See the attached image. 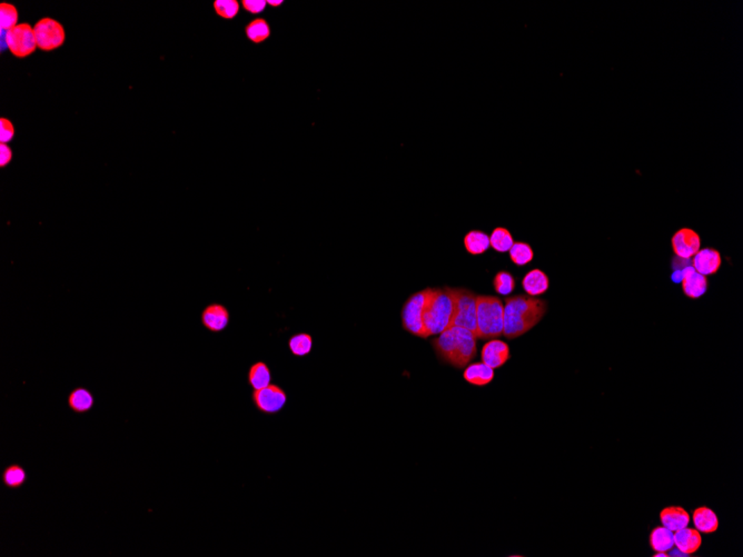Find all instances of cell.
I'll use <instances>...</instances> for the list:
<instances>
[{
  "label": "cell",
  "instance_id": "cell-10",
  "mask_svg": "<svg viewBox=\"0 0 743 557\" xmlns=\"http://www.w3.org/2000/svg\"><path fill=\"white\" fill-rule=\"evenodd\" d=\"M671 246L676 257L691 259L701 248V237L696 230L683 227L674 232L671 238Z\"/></svg>",
  "mask_w": 743,
  "mask_h": 557
},
{
  "label": "cell",
  "instance_id": "cell-5",
  "mask_svg": "<svg viewBox=\"0 0 743 557\" xmlns=\"http://www.w3.org/2000/svg\"><path fill=\"white\" fill-rule=\"evenodd\" d=\"M447 287L453 300V316L451 326H460L475 334L477 337V298L471 289L464 287Z\"/></svg>",
  "mask_w": 743,
  "mask_h": 557
},
{
  "label": "cell",
  "instance_id": "cell-26",
  "mask_svg": "<svg viewBox=\"0 0 743 557\" xmlns=\"http://www.w3.org/2000/svg\"><path fill=\"white\" fill-rule=\"evenodd\" d=\"M510 259L518 267L529 265L534 259V252L530 244L525 241H514L513 246L509 250Z\"/></svg>",
  "mask_w": 743,
  "mask_h": 557
},
{
  "label": "cell",
  "instance_id": "cell-7",
  "mask_svg": "<svg viewBox=\"0 0 743 557\" xmlns=\"http://www.w3.org/2000/svg\"><path fill=\"white\" fill-rule=\"evenodd\" d=\"M1 36L10 53L18 58L28 57L36 51L34 28L29 24H19L12 31H1Z\"/></svg>",
  "mask_w": 743,
  "mask_h": 557
},
{
  "label": "cell",
  "instance_id": "cell-33",
  "mask_svg": "<svg viewBox=\"0 0 743 557\" xmlns=\"http://www.w3.org/2000/svg\"><path fill=\"white\" fill-rule=\"evenodd\" d=\"M241 3L245 10L254 15L261 14L267 6V1L265 0H243Z\"/></svg>",
  "mask_w": 743,
  "mask_h": 557
},
{
  "label": "cell",
  "instance_id": "cell-24",
  "mask_svg": "<svg viewBox=\"0 0 743 557\" xmlns=\"http://www.w3.org/2000/svg\"><path fill=\"white\" fill-rule=\"evenodd\" d=\"M27 472L19 464H12L7 466L1 474L3 484L9 490H18L23 488L27 482Z\"/></svg>",
  "mask_w": 743,
  "mask_h": 557
},
{
  "label": "cell",
  "instance_id": "cell-29",
  "mask_svg": "<svg viewBox=\"0 0 743 557\" xmlns=\"http://www.w3.org/2000/svg\"><path fill=\"white\" fill-rule=\"evenodd\" d=\"M493 289L501 296H509L516 289V277L508 271H499L494 276Z\"/></svg>",
  "mask_w": 743,
  "mask_h": 557
},
{
  "label": "cell",
  "instance_id": "cell-18",
  "mask_svg": "<svg viewBox=\"0 0 743 557\" xmlns=\"http://www.w3.org/2000/svg\"><path fill=\"white\" fill-rule=\"evenodd\" d=\"M68 407L75 414H87L95 405L93 393L86 387H76L73 389L67 397Z\"/></svg>",
  "mask_w": 743,
  "mask_h": 557
},
{
  "label": "cell",
  "instance_id": "cell-19",
  "mask_svg": "<svg viewBox=\"0 0 743 557\" xmlns=\"http://www.w3.org/2000/svg\"><path fill=\"white\" fill-rule=\"evenodd\" d=\"M463 378L473 386L484 387L493 382L494 370L484 363H473L466 367Z\"/></svg>",
  "mask_w": 743,
  "mask_h": 557
},
{
  "label": "cell",
  "instance_id": "cell-8",
  "mask_svg": "<svg viewBox=\"0 0 743 557\" xmlns=\"http://www.w3.org/2000/svg\"><path fill=\"white\" fill-rule=\"evenodd\" d=\"M252 401L262 414L276 415L287 405V394L281 386L271 384L265 388L253 391Z\"/></svg>",
  "mask_w": 743,
  "mask_h": 557
},
{
  "label": "cell",
  "instance_id": "cell-25",
  "mask_svg": "<svg viewBox=\"0 0 743 557\" xmlns=\"http://www.w3.org/2000/svg\"><path fill=\"white\" fill-rule=\"evenodd\" d=\"M289 350L295 357H305L313 350V337L307 333H298L289 337Z\"/></svg>",
  "mask_w": 743,
  "mask_h": 557
},
{
  "label": "cell",
  "instance_id": "cell-20",
  "mask_svg": "<svg viewBox=\"0 0 743 557\" xmlns=\"http://www.w3.org/2000/svg\"><path fill=\"white\" fill-rule=\"evenodd\" d=\"M692 522L694 529L703 534H712L717 532L720 525L718 515L715 514V511L707 506H700L694 510Z\"/></svg>",
  "mask_w": 743,
  "mask_h": 557
},
{
  "label": "cell",
  "instance_id": "cell-27",
  "mask_svg": "<svg viewBox=\"0 0 743 557\" xmlns=\"http://www.w3.org/2000/svg\"><path fill=\"white\" fill-rule=\"evenodd\" d=\"M513 244V236L511 234L510 230H506L504 227L494 228L493 232L490 235V245L495 252H499V254L509 252Z\"/></svg>",
  "mask_w": 743,
  "mask_h": 557
},
{
  "label": "cell",
  "instance_id": "cell-21",
  "mask_svg": "<svg viewBox=\"0 0 743 557\" xmlns=\"http://www.w3.org/2000/svg\"><path fill=\"white\" fill-rule=\"evenodd\" d=\"M463 243L466 252L472 256L483 255L491 247L490 235L482 230H475L466 232Z\"/></svg>",
  "mask_w": 743,
  "mask_h": 557
},
{
  "label": "cell",
  "instance_id": "cell-13",
  "mask_svg": "<svg viewBox=\"0 0 743 557\" xmlns=\"http://www.w3.org/2000/svg\"><path fill=\"white\" fill-rule=\"evenodd\" d=\"M682 291L690 300H699L708 291L707 276L699 274L692 266H688L682 272Z\"/></svg>",
  "mask_w": 743,
  "mask_h": 557
},
{
  "label": "cell",
  "instance_id": "cell-22",
  "mask_svg": "<svg viewBox=\"0 0 743 557\" xmlns=\"http://www.w3.org/2000/svg\"><path fill=\"white\" fill-rule=\"evenodd\" d=\"M248 384L253 391L265 388L272 384V374L268 365L264 361H256L248 370Z\"/></svg>",
  "mask_w": 743,
  "mask_h": 557
},
{
  "label": "cell",
  "instance_id": "cell-23",
  "mask_svg": "<svg viewBox=\"0 0 743 557\" xmlns=\"http://www.w3.org/2000/svg\"><path fill=\"white\" fill-rule=\"evenodd\" d=\"M649 543H650L651 549H654L656 553L671 551L674 546L673 532L665 526L654 527L649 536Z\"/></svg>",
  "mask_w": 743,
  "mask_h": 557
},
{
  "label": "cell",
  "instance_id": "cell-16",
  "mask_svg": "<svg viewBox=\"0 0 743 557\" xmlns=\"http://www.w3.org/2000/svg\"><path fill=\"white\" fill-rule=\"evenodd\" d=\"M522 287L529 296H541L550 289V278L541 269H531L522 278Z\"/></svg>",
  "mask_w": 743,
  "mask_h": 557
},
{
  "label": "cell",
  "instance_id": "cell-3",
  "mask_svg": "<svg viewBox=\"0 0 743 557\" xmlns=\"http://www.w3.org/2000/svg\"><path fill=\"white\" fill-rule=\"evenodd\" d=\"M453 316V300L447 287H429L427 302L424 307L423 324L427 337L440 335L451 326Z\"/></svg>",
  "mask_w": 743,
  "mask_h": 557
},
{
  "label": "cell",
  "instance_id": "cell-31",
  "mask_svg": "<svg viewBox=\"0 0 743 557\" xmlns=\"http://www.w3.org/2000/svg\"><path fill=\"white\" fill-rule=\"evenodd\" d=\"M214 9L219 17L233 19L239 15V3L236 0H216L214 1Z\"/></svg>",
  "mask_w": 743,
  "mask_h": 557
},
{
  "label": "cell",
  "instance_id": "cell-4",
  "mask_svg": "<svg viewBox=\"0 0 743 557\" xmlns=\"http://www.w3.org/2000/svg\"><path fill=\"white\" fill-rule=\"evenodd\" d=\"M477 339H499L504 328V305L499 297L477 295Z\"/></svg>",
  "mask_w": 743,
  "mask_h": 557
},
{
  "label": "cell",
  "instance_id": "cell-34",
  "mask_svg": "<svg viewBox=\"0 0 743 557\" xmlns=\"http://www.w3.org/2000/svg\"><path fill=\"white\" fill-rule=\"evenodd\" d=\"M0 167H6L12 160V151L7 144H0Z\"/></svg>",
  "mask_w": 743,
  "mask_h": 557
},
{
  "label": "cell",
  "instance_id": "cell-32",
  "mask_svg": "<svg viewBox=\"0 0 743 557\" xmlns=\"http://www.w3.org/2000/svg\"><path fill=\"white\" fill-rule=\"evenodd\" d=\"M15 128L12 121L6 118L0 119V142L1 144H8L14 138Z\"/></svg>",
  "mask_w": 743,
  "mask_h": 557
},
{
  "label": "cell",
  "instance_id": "cell-17",
  "mask_svg": "<svg viewBox=\"0 0 743 557\" xmlns=\"http://www.w3.org/2000/svg\"><path fill=\"white\" fill-rule=\"evenodd\" d=\"M690 514L681 506H667L660 512L662 526L667 527L673 533L689 526Z\"/></svg>",
  "mask_w": 743,
  "mask_h": 557
},
{
  "label": "cell",
  "instance_id": "cell-9",
  "mask_svg": "<svg viewBox=\"0 0 743 557\" xmlns=\"http://www.w3.org/2000/svg\"><path fill=\"white\" fill-rule=\"evenodd\" d=\"M37 47L44 51H55L65 42V29L62 24L51 18H42L34 26Z\"/></svg>",
  "mask_w": 743,
  "mask_h": 557
},
{
  "label": "cell",
  "instance_id": "cell-2",
  "mask_svg": "<svg viewBox=\"0 0 743 557\" xmlns=\"http://www.w3.org/2000/svg\"><path fill=\"white\" fill-rule=\"evenodd\" d=\"M431 344L438 359L456 370L466 368L477 354L475 334L460 326L446 328Z\"/></svg>",
  "mask_w": 743,
  "mask_h": 557
},
{
  "label": "cell",
  "instance_id": "cell-35",
  "mask_svg": "<svg viewBox=\"0 0 743 557\" xmlns=\"http://www.w3.org/2000/svg\"><path fill=\"white\" fill-rule=\"evenodd\" d=\"M283 0H278V1H274V0H268V1H267V5H269V6L272 7H278L281 6V5H283Z\"/></svg>",
  "mask_w": 743,
  "mask_h": 557
},
{
  "label": "cell",
  "instance_id": "cell-30",
  "mask_svg": "<svg viewBox=\"0 0 743 557\" xmlns=\"http://www.w3.org/2000/svg\"><path fill=\"white\" fill-rule=\"evenodd\" d=\"M17 8L8 3L0 5V29L3 31H12L18 25Z\"/></svg>",
  "mask_w": 743,
  "mask_h": 557
},
{
  "label": "cell",
  "instance_id": "cell-11",
  "mask_svg": "<svg viewBox=\"0 0 743 557\" xmlns=\"http://www.w3.org/2000/svg\"><path fill=\"white\" fill-rule=\"evenodd\" d=\"M200 322L203 326L211 333H222L230 324V311L223 304L212 302L206 306L200 314Z\"/></svg>",
  "mask_w": 743,
  "mask_h": 557
},
{
  "label": "cell",
  "instance_id": "cell-12",
  "mask_svg": "<svg viewBox=\"0 0 743 557\" xmlns=\"http://www.w3.org/2000/svg\"><path fill=\"white\" fill-rule=\"evenodd\" d=\"M511 359L510 346L508 343L494 339L488 341L483 346L481 352L482 363L491 367L493 370H497L504 366Z\"/></svg>",
  "mask_w": 743,
  "mask_h": 557
},
{
  "label": "cell",
  "instance_id": "cell-6",
  "mask_svg": "<svg viewBox=\"0 0 743 557\" xmlns=\"http://www.w3.org/2000/svg\"><path fill=\"white\" fill-rule=\"evenodd\" d=\"M429 287L416 291L407 297L402 307V326L404 331L420 339H427L423 324V313L427 302Z\"/></svg>",
  "mask_w": 743,
  "mask_h": 557
},
{
  "label": "cell",
  "instance_id": "cell-28",
  "mask_svg": "<svg viewBox=\"0 0 743 557\" xmlns=\"http://www.w3.org/2000/svg\"><path fill=\"white\" fill-rule=\"evenodd\" d=\"M245 34L250 42L254 44H261L268 40L271 36V27L266 20L263 18H256L246 26Z\"/></svg>",
  "mask_w": 743,
  "mask_h": 557
},
{
  "label": "cell",
  "instance_id": "cell-1",
  "mask_svg": "<svg viewBox=\"0 0 743 557\" xmlns=\"http://www.w3.org/2000/svg\"><path fill=\"white\" fill-rule=\"evenodd\" d=\"M547 302L538 297L518 294L505 298L503 335L508 339L523 336L541 322Z\"/></svg>",
  "mask_w": 743,
  "mask_h": 557
},
{
  "label": "cell",
  "instance_id": "cell-15",
  "mask_svg": "<svg viewBox=\"0 0 743 557\" xmlns=\"http://www.w3.org/2000/svg\"><path fill=\"white\" fill-rule=\"evenodd\" d=\"M673 540L676 549L683 553L685 556L696 554L697 551L701 549V533L696 529H689L687 526L676 531L673 533Z\"/></svg>",
  "mask_w": 743,
  "mask_h": 557
},
{
  "label": "cell",
  "instance_id": "cell-14",
  "mask_svg": "<svg viewBox=\"0 0 743 557\" xmlns=\"http://www.w3.org/2000/svg\"><path fill=\"white\" fill-rule=\"evenodd\" d=\"M722 257L719 250L715 248H702L692 257V267L703 276L715 275L720 271Z\"/></svg>",
  "mask_w": 743,
  "mask_h": 557
}]
</instances>
